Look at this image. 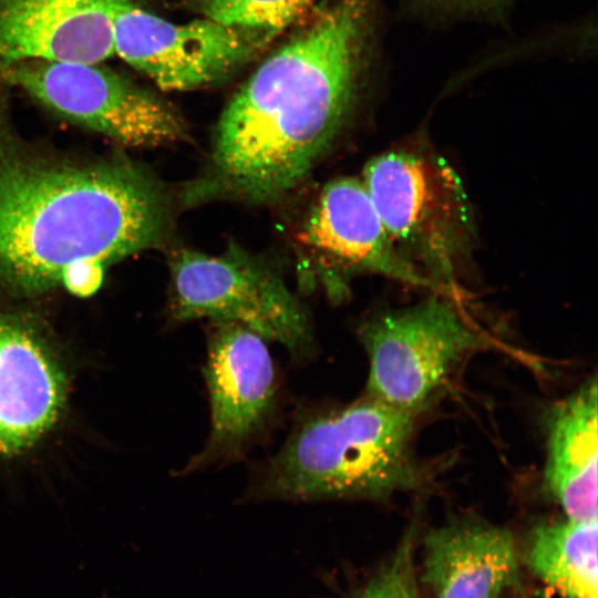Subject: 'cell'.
I'll return each instance as SVG.
<instances>
[{
	"instance_id": "1",
	"label": "cell",
	"mask_w": 598,
	"mask_h": 598,
	"mask_svg": "<svg viewBox=\"0 0 598 598\" xmlns=\"http://www.w3.org/2000/svg\"><path fill=\"white\" fill-rule=\"evenodd\" d=\"M0 85V295L94 293L105 269L168 248L177 195L124 153L75 157L25 140Z\"/></svg>"
},
{
	"instance_id": "2",
	"label": "cell",
	"mask_w": 598,
	"mask_h": 598,
	"mask_svg": "<svg viewBox=\"0 0 598 598\" xmlns=\"http://www.w3.org/2000/svg\"><path fill=\"white\" fill-rule=\"evenodd\" d=\"M377 0H338L269 55L229 100L179 208L272 204L296 190L340 136L371 62Z\"/></svg>"
},
{
	"instance_id": "3",
	"label": "cell",
	"mask_w": 598,
	"mask_h": 598,
	"mask_svg": "<svg viewBox=\"0 0 598 598\" xmlns=\"http://www.w3.org/2000/svg\"><path fill=\"white\" fill-rule=\"evenodd\" d=\"M415 416L367 395L343 406L307 410L245 496L380 501L413 488L422 481L412 452Z\"/></svg>"
},
{
	"instance_id": "4",
	"label": "cell",
	"mask_w": 598,
	"mask_h": 598,
	"mask_svg": "<svg viewBox=\"0 0 598 598\" xmlns=\"http://www.w3.org/2000/svg\"><path fill=\"white\" fill-rule=\"evenodd\" d=\"M361 179L398 254L431 286L454 285L476 241L454 168L430 151L395 150L370 159Z\"/></svg>"
},
{
	"instance_id": "5",
	"label": "cell",
	"mask_w": 598,
	"mask_h": 598,
	"mask_svg": "<svg viewBox=\"0 0 598 598\" xmlns=\"http://www.w3.org/2000/svg\"><path fill=\"white\" fill-rule=\"evenodd\" d=\"M171 318L231 322L279 342L296 361L315 354L305 306L282 277L235 241L219 255L168 247Z\"/></svg>"
},
{
	"instance_id": "6",
	"label": "cell",
	"mask_w": 598,
	"mask_h": 598,
	"mask_svg": "<svg viewBox=\"0 0 598 598\" xmlns=\"http://www.w3.org/2000/svg\"><path fill=\"white\" fill-rule=\"evenodd\" d=\"M0 85L23 90L56 115L121 147L189 140L185 120L171 104L100 63L24 62L0 71Z\"/></svg>"
},
{
	"instance_id": "7",
	"label": "cell",
	"mask_w": 598,
	"mask_h": 598,
	"mask_svg": "<svg viewBox=\"0 0 598 598\" xmlns=\"http://www.w3.org/2000/svg\"><path fill=\"white\" fill-rule=\"evenodd\" d=\"M359 338L369 359L367 396L413 415L484 344L456 306L440 296L367 320Z\"/></svg>"
},
{
	"instance_id": "8",
	"label": "cell",
	"mask_w": 598,
	"mask_h": 598,
	"mask_svg": "<svg viewBox=\"0 0 598 598\" xmlns=\"http://www.w3.org/2000/svg\"><path fill=\"white\" fill-rule=\"evenodd\" d=\"M204 378L210 430L182 474L223 466L244 457L269 427L277 381L265 339L231 322L210 321Z\"/></svg>"
},
{
	"instance_id": "9",
	"label": "cell",
	"mask_w": 598,
	"mask_h": 598,
	"mask_svg": "<svg viewBox=\"0 0 598 598\" xmlns=\"http://www.w3.org/2000/svg\"><path fill=\"white\" fill-rule=\"evenodd\" d=\"M113 52L169 91H190L226 80L271 38L202 18L171 22L125 2L113 18Z\"/></svg>"
},
{
	"instance_id": "10",
	"label": "cell",
	"mask_w": 598,
	"mask_h": 598,
	"mask_svg": "<svg viewBox=\"0 0 598 598\" xmlns=\"http://www.w3.org/2000/svg\"><path fill=\"white\" fill-rule=\"evenodd\" d=\"M297 241L323 274L334 301L348 295L346 285L357 275L431 286L395 250L361 178L328 182L305 214Z\"/></svg>"
},
{
	"instance_id": "11",
	"label": "cell",
	"mask_w": 598,
	"mask_h": 598,
	"mask_svg": "<svg viewBox=\"0 0 598 598\" xmlns=\"http://www.w3.org/2000/svg\"><path fill=\"white\" fill-rule=\"evenodd\" d=\"M133 0H0V71L32 61L101 63L117 10Z\"/></svg>"
},
{
	"instance_id": "12",
	"label": "cell",
	"mask_w": 598,
	"mask_h": 598,
	"mask_svg": "<svg viewBox=\"0 0 598 598\" xmlns=\"http://www.w3.org/2000/svg\"><path fill=\"white\" fill-rule=\"evenodd\" d=\"M64 398L62 372L37 327L0 310V454L37 442L56 421Z\"/></svg>"
},
{
	"instance_id": "13",
	"label": "cell",
	"mask_w": 598,
	"mask_h": 598,
	"mask_svg": "<svg viewBox=\"0 0 598 598\" xmlns=\"http://www.w3.org/2000/svg\"><path fill=\"white\" fill-rule=\"evenodd\" d=\"M422 581L434 598H501L519 581L512 533L477 520H460L424 537Z\"/></svg>"
},
{
	"instance_id": "14",
	"label": "cell",
	"mask_w": 598,
	"mask_h": 598,
	"mask_svg": "<svg viewBox=\"0 0 598 598\" xmlns=\"http://www.w3.org/2000/svg\"><path fill=\"white\" fill-rule=\"evenodd\" d=\"M546 489L566 518L597 520V379L555 404L547 415Z\"/></svg>"
},
{
	"instance_id": "15",
	"label": "cell",
	"mask_w": 598,
	"mask_h": 598,
	"mask_svg": "<svg viewBox=\"0 0 598 598\" xmlns=\"http://www.w3.org/2000/svg\"><path fill=\"white\" fill-rule=\"evenodd\" d=\"M597 520L545 523L532 529L529 570L560 598H598Z\"/></svg>"
},
{
	"instance_id": "16",
	"label": "cell",
	"mask_w": 598,
	"mask_h": 598,
	"mask_svg": "<svg viewBox=\"0 0 598 598\" xmlns=\"http://www.w3.org/2000/svg\"><path fill=\"white\" fill-rule=\"evenodd\" d=\"M315 0H195L203 18L272 37L302 17Z\"/></svg>"
},
{
	"instance_id": "17",
	"label": "cell",
	"mask_w": 598,
	"mask_h": 598,
	"mask_svg": "<svg viewBox=\"0 0 598 598\" xmlns=\"http://www.w3.org/2000/svg\"><path fill=\"white\" fill-rule=\"evenodd\" d=\"M516 0H401V11L427 22L498 19Z\"/></svg>"
},
{
	"instance_id": "18",
	"label": "cell",
	"mask_w": 598,
	"mask_h": 598,
	"mask_svg": "<svg viewBox=\"0 0 598 598\" xmlns=\"http://www.w3.org/2000/svg\"><path fill=\"white\" fill-rule=\"evenodd\" d=\"M415 535L413 525L390 564L370 582L374 598H420L413 566Z\"/></svg>"
},
{
	"instance_id": "19",
	"label": "cell",
	"mask_w": 598,
	"mask_h": 598,
	"mask_svg": "<svg viewBox=\"0 0 598 598\" xmlns=\"http://www.w3.org/2000/svg\"><path fill=\"white\" fill-rule=\"evenodd\" d=\"M359 598H374L371 586L369 585Z\"/></svg>"
},
{
	"instance_id": "20",
	"label": "cell",
	"mask_w": 598,
	"mask_h": 598,
	"mask_svg": "<svg viewBox=\"0 0 598 598\" xmlns=\"http://www.w3.org/2000/svg\"><path fill=\"white\" fill-rule=\"evenodd\" d=\"M523 598H528V597H523Z\"/></svg>"
},
{
	"instance_id": "21",
	"label": "cell",
	"mask_w": 598,
	"mask_h": 598,
	"mask_svg": "<svg viewBox=\"0 0 598 598\" xmlns=\"http://www.w3.org/2000/svg\"><path fill=\"white\" fill-rule=\"evenodd\" d=\"M105 598V597H104Z\"/></svg>"
}]
</instances>
